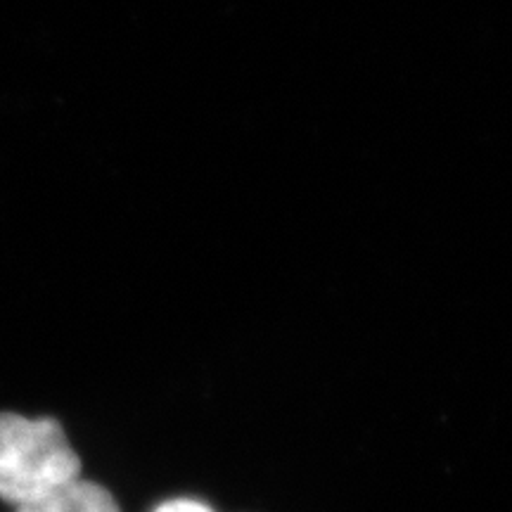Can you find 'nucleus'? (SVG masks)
I'll list each match as a JSON object with an SVG mask.
<instances>
[{
	"mask_svg": "<svg viewBox=\"0 0 512 512\" xmlns=\"http://www.w3.org/2000/svg\"><path fill=\"white\" fill-rule=\"evenodd\" d=\"M81 460L53 418L0 413V498L27 505L79 479Z\"/></svg>",
	"mask_w": 512,
	"mask_h": 512,
	"instance_id": "1",
	"label": "nucleus"
},
{
	"mask_svg": "<svg viewBox=\"0 0 512 512\" xmlns=\"http://www.w3.org/2000/svg\"><path fill=\"white\" fill-rule=\"evenodd\" d=\"M17 512H121L117 501L105 486L72 479L57 486L50 494L36 498L27 505H19Z\"/></svg>",
	"mask_w": 512,
	"mask_h": 512,
	"instance_id": "2",
	"label": "nucleus"
},
{
	"mask_svg": "<svg viewBox=\"0 0 512 512\" xmlns=\"http://www.w3.org/2000/svg\"><path fill=\"white\" fill-rule=\"evenodd\" d=\"M155 512H214L207 503L195 501V498H174L159 505Z\"/></svg>",
	"mask_w": 512,
	"mask_h": 512,
	"instance_id": "3",
	"label": "nucleus"
}]
</instances>
